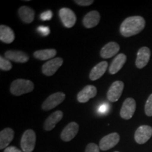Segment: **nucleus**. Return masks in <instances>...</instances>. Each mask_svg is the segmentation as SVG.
Returning <instances> with one entry per match:
<instances>
[{
	"instance_id": "6e6552de",
	"label": "nucleus",
	"mask_w": 152,
	"mask_h": 152,
	"mask_svg": "<svg viewBox=\"0 0 152 152\" xmlns=\"http://www.w3.org/2000/svg\"><path fill=\"white\" fill-rule=\"evenodd\" d=\"M120 141V135L116 132L111 133L104 137L99 142V149L102 151H107L117 145Z\"/></svg>"
},
{
	"instance_id": "20e7f679",
	"label": "nucleus",
	"mask_w": 152,
	"mask_h": 152,
	"mask_svg": "<svg viewBox=\"0 0 152 152\" xmlns=\"http://www.w3.org/2000/svg\"><path fill=\"white\" fill-rule=\"evenodd\" d=\"M66 98V94L64 92H58L51 94L46 99L42 105V109L44 111H49L56 107L64 102Z\"/></svg>"
},
{
	"instance_id": "b1692460",
	"label": "nucleus",
	"mask_w": 152,
	"mask_h": 152,
	"mask_svg": "<svg viewBox=\"0 0 152 152\" xmlns=\"http://www.w3.org/2000/svg\"><path fill=\"white\" fill-rule=\"evenodd\" d=\"M0 68H1V71H10L12 68V64H11L10 61L3 58V56H0Z\"/></svg>"
},
{
	"instance_id": "0eeeda50",
	"label": "nucleus",
	"mask_w": 152,
	"mask_h": 152,
	"mask_svg": "<svg viewBox=\"0 0 152 152\" xmlns=\"http://www.w3.org/2000/svg\"><path fill=\"white\" fill-rule=\"evenodd\" d=\"M152 136V128L149 125H142L134 133V140L139 144L146 143Z\"/></svg>"
},
{
	"instance_id": "7ed1b4c3",
	"label": "nucleus",
	"mask_w": 152,
	"mask_h": 152,
	"mask_svg": "<svg viewBox=\"0 0 152 152\" xmlns=\"http://www.w3.org/2000/svg\"><path fill=\"white\" fill-rule=\"evenodd\" d=\"M36 144V134L33 130H27L23 134L20 147L24 152H33Z\"/></svg>"
},
{
	"instance_id": "f3484780",
	"label": "nucleus",
	"mask_w": 152,
	"mask_h": 152,
	"mask_svg": "<svg viewBox=\"0 0 152 152\" xmlns=\"http://www.w3.org/2000/svg\"><path fill=\"white\" fill-rule=\"evenodd\" d=\"M100 21V14L97 11H92L87 13L83 18V25L85 28H92L96 26Z\"/></svg>"
},
{
	"instance_id": "9b49d317",
	"label": "nucleus",
	"mask_w": 152,
	"mask_h": 152,
	"mask_svg": "<svg viewBox=\"0 0 152 152\" xmlns=\"http://www.w3.org/2000/svg\"><path fill=\"white\" fill-rule=\"evenodd\" d=\"M79 130V125L75 122H71L66 125L62 130L61 138L63 141L69 142L76 136Z\"/></svg>"
},
{
	"instance_id": "7c9ffc66",
	"label": "nucleus",
	"mask_w": 152,
	"mask_h": 152,
	"mask_svg": "<svg viewBox=\"0 0 152 152\" xmlns=\"http://www.w3.org/2000/svg\"><path fill=\"white\" fill-rule=\"evenodd\" d=\"M108 109H109V106L106 105V104H103V105L99 106V111L100 113H104L106 111H107Z\"/></svg>"
},
{
	"instance_id": "4468645a",
	"label": "nucleus",
	"mask_w": 152,
	"mask_h": 152,
	"mask_svg": "<svg viewBox=\"0 0 152 152\" xmlns=\"http://www.w3.org/2000/svg\"><path fill=\"white\" fill-rule=\"evenodd\" d=\"M4 56L7 59L16 63H26L29 60V56L22 51H7L4 54Z\"/></svg>"
},
{
	"instance_id": "1a4fd4ad",
	"label": "nucleus",
	"mask_w": 152,
	"mask_h": 152,
	"mask_svg": "<svg viewBox=\"0 0 152 152\" xmlns=\"http://www.w3.org/2000/svg\"><path fill=\"white\" fill-rule=\"evenodd\" d=\"M59 17L65 27L71 28L75 26L76 16L75 13L68 8H62L59 11Z\"/></svg>"
},
{
	"instance_id": "f8f14e48",
	"label": "nucleus",
	"mask_w": 152,
	"mask_h": 152,
	"mask_svg": "<svg viewBox=\"0 0 152 152\" xmlns=\"http://www.w3.org/2000/svg\"><path fill=\"white\" fill-rule=\"evenodd\" d=\"M97 94V90L93 85H87L77 95V99L80 103H86Z\"/></svg>"
},
{
	"instance_id": "5701e85b",
	"label": "nucleus",
	"mask_w": 152,
	"mask_h": 152,
	"mask_svg": "<svg viewBox=\"0 0 152 152\" xmlns=\"http://www.w3.org/2000/svg\"><path fill=\"white\" fill-rule=\"evenodd\" d=\"M56 54V51L54 49H42V50H38L34 52V57L37 59L41 61L48 60L54 58Z\"/></svg>"
},
{
	"instance_id": "c85d7f7f",
	"label": "nucleus",
	"mask_w": 152,
	"mask_h": 152,
	"mask_svg": "<svg viewBox=\"0 0 152 152\" xmlns=\"http://www.w3.org/2000/svg\"><path fill=\"white\" fill-rule=\"evenodd\" d=\"M41 19L43 20H50L52 17V13L51 11H47L41 14Z\"/></svg>"
},
{
	"instance_id": "423d86ee",
	"label": "nucleus",
	"mask_w": 152,
	"mask_h": 152,
	"mask_svg": "<svg viewBox=\"0 0 152 152\" xmlns=\"http://www.w3.org/2000/svg\"><path fill=\"white\" fill-rule=\"evenodd\" d=\"M136 110V102L134 99L128 98L123 102L120 115L122 118L129 120L134 115Z\"/></svg>"
},
{
	"instance_id": "2eb2a0df",
	"label": "nucleus",
	"mask_w": 152,
	"mask_h": 152,
	"mask_svg": "<svg viewBox=\"0 0 152 152\" xmlns=\"http://www.w3.org/2000/svg\"><path fill=\"white\" fill-rule=\"evenodd\" d=\"M120 50L119 45L115 42H110L100 51V56L103 58H109L115 56Z\"/></svg>"
},
{
	"instance_id": "4be33fe9",
	"label": "nucleus",
	"mask_w": 152,
	"mask_h": 152,
	"mask_svg": "<svg viewBox=\"0 0 152 152\" xmlns=\"http://www.w3.org/2000/svg\"><path fill=\"white\" fill-rule=\"evenodd\" d=\"M15 34L13 30L5 25L0 26V40L7 44H11L14 41Z\"/></svg>"
},
{
	"instance_id": "ddd939ff",
	"label": "nucleus",
	"mask_w": 152,
	"mask_h": 152,
	"mask_svg": "<svg viewBox=\"0 0 152 152\" xmlns=\"http://www.w3.org/2000/svg\"><path fill=\"white\" fill-rule=\"evenodd\" d=\"M151 52L147 47H143L139 49L136 59V66L138 68H143L147 65L149 61Z\"/></svg>"
},
{
	"instance_id": "cd10ccee",
	"label": "nucleus",
	"mask_w": 152,
	"mask_h": 152,
	"mask_svg": "<svg viewBox=\"0 0 152 152\" xmlns=\"http://www.w3.org/2000/svg\"><path fill=\"white\" fill-rule=\"evenodd\" d=\"M37 31L40 33L43 36H47L49 34V28L46 26H39L37 28Z\"/></svg>"
},
{
	"instance_id": "c756f323",
	"label": "nucleus",
	"mask_w": 152,
	"mask_h": 152,
	"mask_svg": "<svg viewBox=\"0 0 152 152\" xmlns=\"http://www.w3.org/2000/svg\"><path fill=\"white\" fill-rule=\"evenodd\" d=\"M4 152H23L21 150H20L18 148L16 147H14V146H10V147H7L4 149Z\"/></svg>"
},
{
	"instance_id": "2f4dec72",
	"label": "nucleus",
	"mask_w": 152,
	"mask_h": 152,
	"mask_svg": "<svg viewBox=\"0 0 152 152\" xmlns=\"http://www.w3.org/2000/svg\"><path fill=\"white\" fill-rule=\"evenodd\" d=\"M115 152H119V151H115Z\"/></svg>"
},
{
	"instance_id": "39448f33",
	"label": "nucleus",
	"mask_w": 152,
	"mask_h": 152,
	"mask_svg": "<svg viewBox=\"0 0 152 152\" xmlns=\"http://www.w3.org/2000/svg\"><path fill=\"white\" fill-rule=\"evenodd\" d=\"M64 60L62 58H55L49 60L43 64L42 67V71L46 76H52L58 71V69L62 66Z\"/></svg>"
},
{
	"instance_id": "aec40b11",
	"label": "nucleus",
	"mask_w": 152,
	"mask_h": 152,
	"mask_svg": "<svg viewBox=\"0 0 152 152\" xmlns=\"http://www.w3.org/2000/svg\"><path fill=\"white\" fill-rule=\"evenodd\" d=\"M18 15L25 23H31L35 18V11L27 6H23L18 9Z\"/></svg>"
},
{
	"instance_id": "f03ea898",
	"label": "nucleus",
	"mask_w": 152,
	"mask_h": 152,
	"mask_svg": "<svg viewBox=\"0 0 152 152\" xmlns=\"http://www.w3.org/2000/svg\"><path fill=\"white\" fill-rule=\"evenodd\" d=\"M34 84L32 81L28 80L18 79L11 83L10 92L15 96L20 95L31 92L34 90Z\"/></svg>"
},
{
	"instance_id": "412c9836",
	"label": "nucleus",
	"mask_w": 152,
	"mask_h": 152,
	"mask_svg": "<svg viewBox=\"0 0 152 152\" xmlns=\"http://www.w3.org/2000/svg\"><path fill=\"white\" fill-rule=\"evenodd\" d=\"M127 60V56L124 54H118L115 58H114L113 61H112L111 66L109 67V73L114 75V74L117 73L123 66L125 64Z\"/></svg>"
},
{
	"instance_id": "6ab92c4d",
	"label": "nucleus",
	"mask_w": 152,
	"mask_h": 152,
	"mask_svg": "<svg viewBox=\"0 0 152 152\" xmlns=\"http://www.w3.org/2000/svg\"><path fill=\"white\" fill-rule=\"evenodd\" d=\"M108 67L107 61H102L99 63L92 68L90 73V79L91 80L94 81L99 79L102 75L105 73Z\"/></svg>"
},
{
	"instance_id": "a211bd4d",
	"label": "nucleus",
	"mask_w": 152,
	"mask_h": 152,
	"mask_svg": "<svg viewBox=\"0 0 152 152\" xmlns=\"http://www.w3.org/2000/svg\"><path fill=\"white\" fill-rule=\"evenodd\" d=\"M14 137V131L11 128L4 129L0 132V149H3L8 147Z\"/></svg>"
},
{
	"instance_id": "f257e3e1",
	"label": "nucleus",
	"mask_w": 152,
	"mask_h": 152,
	"mask_svg": "<svg viewBox=\"0 0 152 152\" xmlns=\"http://www.w3.org/2000/svg\"><path fill=\"white\" fill-rule=\"evenodd\" d=\"M145 27V20L143 17L135 16L125 19L120 27V32L123 37H129L142 31Z\"/></svg>"
},
{
	"instance_id": "9d476101",
	"label": "nucleus",
	"mask_w": 152,
	"mask_h": 152,
	"mask_svg": "<svg viewBox=\"0 0 152 152\" xmlns=\"http://www.w3.org/2000/svg\"><path fill=\"white\" fill-rule=\"evenodd\" d=\"M124 88V83L122 81H115L111 85L107 92V99L111 102H115L121 96Z\"/></svg>"
},
{
	"instance_id": "393cba45",
	"label": "nucleus",
	"mask_w": 152,
	"mask_h": 152,
	"mask_svg": "<svg viewBox=\"0 0 152 152\" xmlns=\"http://www.w3.org/2000/svg\"><path fill=\"white\" fill-rule=\"evenodd\" d=\"M145 113L148 116H152V94L150 95L145 104Z\"/></svg>"
},
{
	"instance_id": "bb28decb",
	"label": "nucleus",
	"mask_w": 152,
	"mask_h": 152,
	"mask_svg": "<svg viewBox=\"0 0 152 152\" xmlns=\"http://www.w3.org/2000/svg\"><path fill=\"white\" fill-rule=\"evenodd\" d=\"M77 4L80 6H83V7H87V6H90L94 3L93 0H75L74 1Z\"/></svg>"
},
{
	"instance_id": "dca6fc26",
	"label": "nucleus",
	"mask_w": 152,
	"mask_h": 152,
	"mask_svg": "<svg viewBox=\"0 0 152 152\" xmlns=\"http://www.w3.org/2000/svg\"><path fill=\"white\" fill-rule=\"evenodd\" d=\"M64 116V113L61 111H56L51 114L47 118L44 123V129L47 131H50L53 130L61 120Z\"/></svg>"
},
{
	"instance_id": "a878e982",
	"label": "nucleus",
	"mask_w": 152,
	"mask_h": 152,
	"mask_svg": "<svg viewBox=\"0 0 152 152\" xmlns=\"http://www.w3.org/2000/svg\"><path fill=\"white\" fill-rule=\"evenodd\" d=\"M85 152H100L99 148L96 144L90 143L87 144L85 149Z\"/></svg>"
}]
</instances>
